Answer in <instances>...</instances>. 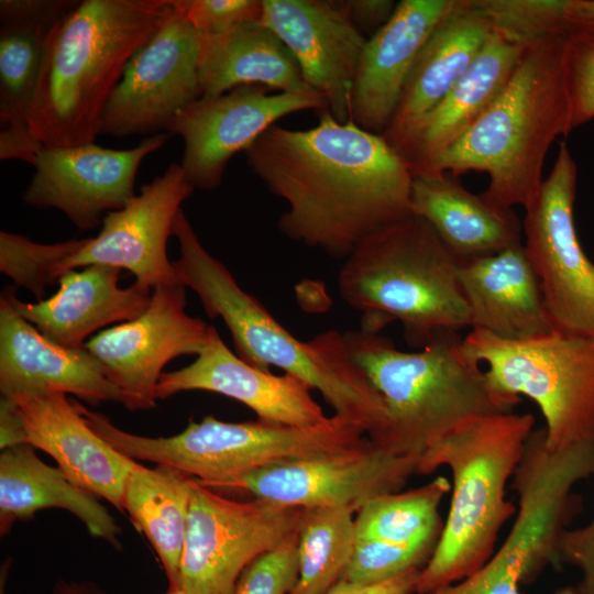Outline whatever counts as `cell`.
<instances>
[{"label":"cell","mask_w":594,"mask_h":594,"mask_svg":"<svg viewBox=\"0 0 594 594\" xmlns=\"http://www.w3.org/2000/svg\"><path fill=\"white\" fill-rule=\"evenodd\" d=\"M67 251V241L37 243L22 234L0 232V271L15 286H21L40 300L46 286L58 280V266Z\"/></svg>","instance_id":"36"},{"label":"cell","mask_w":594,"mask_h":594,"mask_svg":"<svg viewBox=\"0 0 594 594\" xmlns=\"http://www.w3.org/2000/svg\"><path fill=\"white\" fill-rule=\"evenodd\" d=\"M30 444L1 450L0 535L18 520L45 508H62L76 516L92 537L120 548L121 529L98 497L76 485L58 466L43 462Z\"/></svg>","instance_id":"27"},{"label":"cell","mask_w":594,"mask_h":594,"mask_svg":"<svg viewBox=\"0 0 594 594\" xmlns=\"http://www.w3.org/2000/svg\"><path fill=\"white\" fill-rule=\"evenodd\" d=\"M166 594H188L183 587L169 588Z\"/></svg>","instance_id":"47"},{"label":"cell","mask_w":594,"mask_h":594,"mask_svg":"<svg viewBox=\"0 0 594 594\" xmlns=\"http://www.w3.org/2000/svg\"><path fill=\"white\" fill-rule=\"evenodd\" d=\"M180 163H172L119 210L108 212L95 238L72 240L59 277L70 270L106 265L131 272L152 289L179 283L166 253L168 237L182 205L194 193Z\"/></svg>","instance_id":"16"},{"label":"cell","mask_w":594,"mask_h":594,"mask_svg":"<svg viewBox=\"0 0 594 594\" xmlns=\"http://www.w3.org/2000/svg\"><path fill=\"white\" fill-rule=\"evenodd\" d=\"M26 444L25 431L13 399L1 397L0 402V448L1 450Z\"/></svg>","instance_id":"43"},{"label":"cell","mask_w":594,"mask_h":594,"mask_svg":"<svg viewBox=\"0 0 594 594\" xmlns=\"http://www.w3.org/2000/svg\"><path fill=\"white\" fill-rule=\"evenodd\" d=\"M528 46L493 32L468 70L420 127L405 157L413 176L427 173L491 107Z\"/></svg>","instance_id":"28"},{"label":"cell","mask_w":594,"mask_h":594,"mask_svg":"<svg viewBox=\"0 0 594 594\" xmlns=\"http://www.w3.org/2000/svg\"><path fill=\"white\" fill-rule=\"evenodd\" d=\"M199 82L201 97H217L242 85H261L277 92L314 89L288 47L261 22L202 35Z\"/></svg>","instance_id":"29"},{"label":"cell","mask_w":594,"mask_h":594,"mask_svg":"<svg viewBox=\"0 0 594 594\" xmlns=\"http://www.w3.org/2000/svg\"><path fill=\"white\" fill-rule=\"evenodd\" d=\"M439 536L407 543L358 540L342 580L360 585H375L409 571L421 570L430 559Z\"/></svg>","instance_id":"35"},{"label":"cell","mask_w":594,"mask_h":594,"mask_svg":"<svg viewBox=\"0 0 594 594\" xmlns=\"http://www.w3.org/2000/svg\"><path fill=\"white\" fill-rule=\"evenodd\" d=\"M186 287L162 284L152 289L147 308L135 319L102 330L85 348L101 364L131 411L156 405L163 367L186 354L198 355L212 326L186 314Z\"/></svg>","instance_id":"13"},{"label":"cell","mask_w":594,"mask_h":594,"mask_svg":"<svg viewBox=\"0 0 594 594\" xmlns=\"http://www.w3.org/2000/svg\"><path fill=\"white\" fill-rule=\"evenodd\" d=\"M172 4L167 18L128 62L103 111L99 135L165 132L178 111L201 97L202 34L176 0Z\"/></svg>","instance_id":"12"},{"label":"cell","mask_w":594,"mask_h":594,"mask_svg":"<svg viewBox=\"0 0 594 594\" xmlns=\"http://www.w3.org/2000/svg\"><path fill=\"white\" fill-rule=\"evenodd\" d=\"M564 61L573 131L594 119V37L569 32Z\"/></svg>","instance_id":"38"},{"label":"cell","mask_w":594,"mask_h":594,"mask_svg":"<svg viewBox=\"0 0 594 594\" xmlns=\"http://www.w3.org/2000/svg\"><path fill=\"white\" fill-rule=\"evenodd\" d=\"M9 398L16 405L26 444L51 455L76 485L124 513V487L135 460L100 438L66 394Z\"/></svg>","instance_id":"21"},{"label":"cell","mask_w":594,"mask_h":594,"mask_svg":"<svg viewBox=\"0 0 594 594\" xmlns=\"http://www.w3.org/2000/svg\"><path fill=\"white\" fill-rule=\"evenodd\" d=\"M458 278L472 329L514 341L553 331L522 242L492 255L460 261Z\"/></svg>","instance_id":"25"},{"label":"cell","mask_w":594,"mask_h":594,"mask_svg":"<svg viewBox=\"0 0 594 594\" xmlns=\"http://www.w3.org/2000/svg\"><path fill=\"white\" fill-rule=\"evenodd\" d=\"M0 392L3 397L72 394L91 404L121 403L118 388L84 346L69 349L45 337L0 297Z\"/></svg>","instance_id":"22"},{"label":"cell","mask_w":594,"mask_h":594,"mask_svg":"<svg viewBox=\"0 0 594 594\" xmlns=\"http://www.w3.org/2000/svg\"><path fill=\"white\" fill-rule=\"evenodd\" d=\"M54 594H95V592L91 588L80 583L62 582L55 588Z\"/></svg>","instance_id":"46"},{"label":"cell","mask_w":594,"mask_h":594,"mask_svg":"<svg viewBox=\"0 0 594 594\" xmlns=\"http://www.w3.org/2000/svg\"><path fill=\"white\" fill-rule=\"evenodd\" d=\"M301 513L263 498L230 499L191 479L179 587L233 594L245 568L298 529Z\"/></svg>","instance_id":"10"},{"label":"cell","mask_w":594,"mask_h":594,"mask_svg":"<svg viewBox=\"0 0 594 594\" xmlns=\"http://www.w3.org/2000/svg\"><path fill=\"white\" fill-rule=\"evenodd\" d=\"M417 464L418 459L392 454L369 440L355 450L274 464L212 490L243 491L299 508L346 507L358 513L371 498L400 491L417 474Z\"/></svg>","instance_id":"15"},{"label":"cell","mask_w":594,"mask_h":594,"mask_svg":"<svg viewBox=\"0 0 594 594\" xmlns=\"http://www.w3.org/2000/svg\"><path fill=\"white\" fill-rule=\"evenodd\" d=\"M578 166L560 142L549 175L521 222L525 252L540 282L553 331L594 336V262L574 222Z\"/></svg>","instance_id":"11"},{"label":"cell","mask_w":594,"mask_h":594,"mask_svg":"<svg viewBox=\"0 0 594 594\" xmlns=\"http://www.w3.org/2000/svg\"><path fill=\"white\" fill-rule=\"evenodd\" d=\"M261 85H242L217 97H200L178 111L166 131L184 140L180 166L195 189L220 186L229 161L245 152L285 116L329 109L317 90L268 94Z\"/></svg>","instance_id":"14"},{"label":"cell","mask_w":594,"mask_h":594,"mask_svg":"<svg viewBox=\"0 0 594 594\" xmlns=\"http://www.w3.org/2000/svg\"><path fill=\"white\" fill-rule=\"evenodd\" d=\"M121 272L106 265L67 271L57 280L58 290L37 302L19 299L13 288L1 295L45 337L63 346L81 349L96 331L133 320L147 308L152 288L138 282L121 287Z\"/></svg>","instance_id":"24"},{"label":"cell","mask_w":594,"mask_h":594,"mask_svg":"<svg viewBox=\"0 0 594 594\" xmlns=\"http://www.w3.org/2000/svg\"><path fill=\"white\" fill-rule=\"evenodd\" d=\"M432 594H521L518 593H508L491 586H487L479 582L473 575L468 576L466 579L446 586ZM554 594H578L575 587L565 586L559 588Z\"/></svg>","instance_id":"45"},{"label":"cell","mask_w":594,"mask_h":594,"mask_svg":"<svg viewBox=\"0 0 594 594\" xmlns=\"http://www.w3.org/2000/svg\"><path fill=\"white\" fill-rule=\"evenodd\" d=\"M493 34L475 0H459L421 47L395 112L382 134L406 157L427 117L468 70Z\"/></svg>","instance_id":"23"},{"label":"cell","mask_w":594,"mask_h":594,"mask_svg":"<svg viewBox=\"0 0 594 594\" xmlns=\"http://www.w3.org/2000/svg\"><path fill=\"white\" fill-rule=\"evenodd\" d=\"M492 31L528 46L542 38L569 33L566 0H475Z\"/></svg>","instance_id":"34"},{"label":"cell","mask_w":594,"mask_h":594,"mask_svg":"<svg viewBox=\"0 0 594 594\" xmlns=\"http://www.w3.org/2000/svg\"><path fill=\"white\" fill-rule=\"evenodd\" d=\"M354 514L346 507L302 508L290 594H323L343 579L358 542Z\"/></svg>","instance_id":"32"},{"label":"cell","mask_w":594,"mask_h":594,"mask_svg":"<svg viewBox=\"0 0 594 594\" xmlns=\"http://www.w3.org/2000/svg\"><path fill=\"white\" fill-rule=\"evenodd\" d=\"M172 7V0H80L52 28L28 116L44 147L95 142L128 62Z\"/></svg>","instance_id":"3"},{"label":"cell","mask_w":594,"mask_h":594,"mask_svg":"<svg viewBox=\"0 0 594 594\" xmlns=\"http://www.w3.org/2000/svg\"><path fill=\"white\" fill-rule=\"evenodd\" d=\"M531 414L513 411L469 420L427 449L417 474L447 466L451 499L436 548L420 570L416 594H432L480 570L495 552L502 527L517 512L506 484L534 430Z\"/></svg>","instance_id":"6"},{"label":"cell","mask_w":594,"mask_h":594,"mask_svg":"<svg viewBox=\"0 0 594 594\" xmlns=\"http://www.w3.org/2000/svg\"><path fill=\"white\" fill-rule=\"evenodd\" d=\"M297 531L252 561L233 594H290L298 579Z\"/></svg>","instance_id":"37"},{"label":"cell","mask_w":594,"mask_h":594,"mask_svg":"<svg viewBox=\"0 0 594 594\" xmlns=\"http://www.w3.org/2000/svg\"><path fill=\"white\" fill-rule=\"evenodd\" d=\"M64 19V18H63ZM52 16L0 18V144L30 147L40 141L28 116L36 88L46 37L59 22Z\"/></svg>","instance_id":"31"},{"label":"cell","mask_w":594,"mask_h":594,"mask_svg":"<svg viewBox=\"0 0 594 594\" xmlns=\"http://www.w3.org/2000/svg\"><path fill=\"white\" fill-rule=\"evenodd\" d=\"M191 477L135 461L125 483L123 508L155 550L169 588L179 587L180 561L187 531Z\"/></svg>","instance_id":"30"},{"label":"cell","mask_w":594,"mask_h":594,"mask_svg":"<svg viewBox=\"0 0 594 594\" xmlns=\"http://www.w3.org/2000/svg\"><path fill=\"white\" fill-rule=\"evenodd\" d=\"M365 433L336 416L317 427H295L262 419L228 422L212 416L190 421L172 437L136 435L133 459L165 465L208 487L289 461L355 450Z\"/></svg>","instance_id":"9"},{"label":"cell","mask_w":594,"mask_h":594,"mask_svg":"<svg viewBox=\"0 0 594 594\" xmlns=\"http://www.w3.org/2000/svg\"><path fill=\"white\" fill-rule=\"evenodd\" d=\"M450 491L448 479L437 476L422 486L371 498L355 516L358 540L407 543L439 536V506Z\"/></svg>","instance_id":"33"},{"label":"cell","mask_w":594,"mask_h":594,"mask_svg":"<svg viewBox=\"0 0 594 594\" xmlns=\"http://www.w3.org/2000/svg\"><path fill=\"white\" fill-rule=\"evenodd\" d=\"M344 260L338 289L362 312V330L380 333L398 320L408 344L421 349L439 331L471 327L459 261L422 218L411 215L374 232Z\"/></svg>","instance_id":"7"},{"label":"cell","mask_w":594,"mask_h":594,"mask_svg":"<svg viewBox=\"0 0 594 594\" xmlns=\"http://www.w3.org/2000/svg\"><path fill=\"white\" fill-rule=\"evenodd\" d=\"M566 35L530 44L498 98L424 175L483 172L490 182L481 197L490 206L527 208L542 185L550 145L572 131Z\"/></svg>","instance_id":"4"},{"label":"cell","mask_w":594,"mask_h":594,"mask_svg":"<svg viewBox=\"0 0 594 594\" xmlns=\"http://www.w3.org/2000/svg\"><path fill=\"white\" fill-rule=\"evenodd\" d=\"M170 135L153 134L128 150L107 148L95 142L44 147L22 199L30 207L57 209L80 230H90L101 223L102 213L121 209L134 197L142 161Z\"/></svg>","instance_id":"17"},{"label":"cell","mask_w":594,"mask_h":594,"mask_svg":"<svg viewBox=\"0 0 594 594\" xmlns=\"http://www.w3.org/2000/svg\"><path fill=\"white\" fill-rule=\"evenodd\" d=\"M202 35L223 33L239 24L261 22L263 0H176Z\"/></svg>","instance_id":"39"},{"label":"cell","mask_w":594,"mask_h":594,"mask_svg":"<svg viewBox=\"0 0 594 594\" xmlns=\"http://www.w3.org/2000/svg\"><path fill=\"white\" fill-rule=\"evenodd\" d=\"M344 3L356 29L369 37L387 23L397 4L392 0H344Z\"/></svg>","instance_id":"41"},{"label":"cell","mask_w":594,"mask_h":594,"mask_svg":"<svg viewBox=\"0 0 594 594\" xmlns=\"http://www.w3.org/2000/svg\"><path fill=\"white\" fill-rule=\"evenodd\" d=\"M261 23L294 55L305 81L327 100L340 122L350 119V96L367 37L344 0H263Z\"/></svg>","instance_id":"18"},{"label":"cell","mask_w":594,"mask_h":594,"mask_svg":"<svg viewBox=\"0 0 594 594\" xmlns=\"http://www.w3.org/2000/svg\"><path fill=\"white\" fill-rule=\"evenodd\" d=\"M419 572L420 570H413L375 585H360L341 580L323 594H416Z\"/></svg>","instance_id":"42"},{"label":"cell","mask_w":594,"mask_h":594,"mask_svg":"<svg viewBox=\"0 0 594 594\" xmlns=\"http://www.w3.org/2000/svg\"><path fill=\"white\" fill-rule=\"evenodd\" d=\"M594 262V261H593Z\"/></svg>","instance_id":"48"},{"label":"cell","mask_w":594,"mask_h":594,"mask_svg":"<svg viewBox=\"0 0 594 594\" xmlns=\"http://www.w3.org/2000/svg\"><path fill=\"white\" fill-rule=\"evenodd\" d=\"M343 337L349 356L385 406L381 426L367 439L392 454L419 460L464 422L515 406L496 395L482 365L463 354L460 332L439 331L416 352L361 328Z\"/></svg>","instance_id":"5"},{"label":"cell","mask_w":594,"mask_h":594,"mask_svg":"<svg viewBox=\"0 0 594 594\" xmlns=\"http://www.w3.org/2000/svg\"><path fill=\"white\" fill-rule=\"evenodd\" d=\"M564 18L569 32L594 37V0H566Z\"/></svg>","instance_id":"44"},{"label":"cell","mask_w":594,"mask_h":594,"mask_svg":"<svg viewBox=\"0 0 594 594\" xmlns=\"http://www.w3.org/2000/svg\"><path fill=\"white\" fill-rule=\"evenodd\" d=\"M558 554L560 565H572L581 573L576 593L594 594V514L587 524L563 531Z\"/></svg>","instance_id":"40"},{"label":"cell","mask_w":594,"mask_h":594,"mask_svg":"<svg viewBox=\"0 0 594 594\" xmlns=\"http://www.w3.org/2000/svg\"><path fill=\"white\" fill-rule=\"evenodd\" d=\"M207 391L233 398L257 419L295 427H317L329 421L311 396V387L285 373L273 374L234 354L212 327L209 339L189 365L164 372L156 386L157 399L182 392Z\"/></svg>","instance_id":"19"},{"label":"cell","mask_w":594,"mask_h":594,"mask_svg":"<svg viewBox=\"0 0 594 594\" xmlns=\"http://www.w3.org/2000/svg\"><path fill=\"white\" fill-rule=\"evenodd\" d=\"M411 209L459 262L521 242L522 224L514 210L493 208L449 172L414 176Z\"/></svg>","instance_id":"26"},{"label":"cell","mask_w":594,"mask_h":594,"mask_svg":"<svg viewBox=\"0 0 594 594\" xmlns=\"http://www.w3.org/2000/svg\"><path fill=\"white\" fill-rule=\"evenodd\" d=\"M173 235L179 246V257L173 261L178 282L196 293L210 318L223 320L240 359L265 371L275 366L300 378L322 395L333 416L366 436L381 426L383 399L349 356L343 333L327 330L300 341L205 249L183 210L175 219Z\"/></svg>","instance_id":"2"},{"label":"cell","mask_w":594,"mask_h":594,"mask_svg":"<svg viewBox=\"0 0 594 594\" xmlns=\"http://www.w3.org/2000/svg\"><path fill=\"white\" fill-rule=\"evenodd\" d=\"M459 0H402L364 45L350 96V119L382 135L413 65L433 30Z\"/></svg>","instance_id":"20"},{"label":"cell","mask_w":594,"mask_h":594,"mask_svg":"<svg viewBox=\"0 0 594 594\" xmlns=\"http://www.w3.org/2000/svg\"><path fill=\"white\" fill-rule=\"evenodd\" d=\"M461 350L486 366L496 395L513 405L520 396L537 404L550 450L594 439V336L551 331L514 341L472 329Z\"/></svg>","instance_id":"8"},{"label":"cell","mask_w":594,"mask_h":594,"mask_svg":"<svg viewBox=\"0 0 594 594\" xmlns=\"http://www.w3.org/2000/svg\"><path fill=\"white\" fill-rule=\"evenodd\" d=\"M251 170L287 205V238L345 258L365 238L411 215L413 173L382 135L338 121L273 125L245 152Z\"/></svg>","instance_id":"1"}]
</instances>
